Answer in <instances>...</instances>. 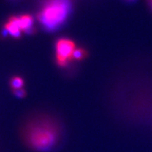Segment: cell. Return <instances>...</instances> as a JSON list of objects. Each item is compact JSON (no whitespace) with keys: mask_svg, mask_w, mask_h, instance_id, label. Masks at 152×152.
Instances as JSON below:
<instances>
[{"mask_svg":"<svg viewBox=\"0 0 152 152\" xmlns=\"http://www.w3.org/2000/svg\"><path fill=\"white\" fill-rule=\"evenodd\" d=\"M24 85V82L23 78L18 76L13 77L11 80V86L14 92L17 90H22V87Z\"/></svg>","mask_w":152,"mask_h":152,"instance_id":"obj_6","label":"cell"},{"mask_svg":"<svg viewBox=\"0 0 152 152\" xmlns=\"http://www.w3.org/2000/svg\"><path fill=\"white\" fill-rule=\"evenodd\" d=\"M151 4V5H152V4Z\"/></svg>","mask_w":152,"mask_h":152,"instance_id":"obj_10","label":"cell"},{"mask_svg":"<svg viewBox=\"0 0 152 152\" xmlns=\"http://www.w3.org/2000/svg\"><path fill=\"white\" fill-rule=\"evenodd\" d=\"M127 1H134V0H127Z\"/></svg>","mask_w":152,"mask_h":152,"instance_id":"obj_9","label":"cell"},{"mask_svg":"<svg viewBox=\"0 0 152 152\" xmlns=\"http://www.w3.org/2000/svg\"><path fill=\"white\" fill-rule=\"evenodd\" d=\"M18 22L22 32H25L26 33H33L34 19L31 15L23 14L18 16Z\"/></svg>","mask_w":152,"mask_h":152,"instance_id":"obj_5","label":"cell"},{"mask_svg":"<svg viewBox=\"0 0 152 152\" xmlns=\"http://www.w3.org/2000/svg\"><path fill=\"white\" fill-rule=\"evenodd\" d=\"M15 94L16 95H17L18 96H20V97H23V96H25V94H26V93H25V91L23 90H17V91H15Z\"/></svg>","mask_w":152,"mask_h":152,"instance_id":"obj_8","label":"cell"},{"mask_svg":"<svg viewBox=\"0 0 152 152\" xmlns=\"http://www.w3.org/2000/svg\"><path fill=\"white\" fill-rule=\"evenodd\" d=\"M64 137L62 125L50 115L30 118L20 130L23 144L34 152H56L62 147Z\"/></svg>","mask_w":152,"mask_h":152,"instance_id":"obj_1","label":"cell"},{"mask_svg":"<svg viewBox=\"0 0 152 152\" xmlns=\"http://www.w3.org/2000/svg\"><path fill=\"white\" fill-rule=\"evenodd\" d=\"M74 42L68 38H61L56 43V58L57 64L61 67H66L73 60V54L75 49Z\"/></svg>","mask_w":152,"mask_h":152,"instance_id":"obj_3","label":"cell"},{"mask_svg":"<svg viewBox=\"0 0 152 152\" xmlns=\"http://www.w3.org/2000/svg\"><path fill=\"white\" fill-rule=\"evenodd\" d=\"M5 34H9L12 37L18 38L21 35V30L18 22V16H11L4 25Z\"/></svg>","mask_w":152,"mask_h":152,"instance_id":"obj_4","label":"cell"},{"mask_svg":"<svg viewBox=\"0 0 152 152\" xmlns=\"http://www.w3.org/2000/svg\"><path fill=\"white\" fill-rule=\"evenodd\" d=\"M71 9V0H47L38 19L47 30H54L66 21Z\"/></svg>","mask_w":152,"mask_h":152,"instance_id":"obj_2","label":"cell"},{"mask_svg":"<svg viewBox=\"0 0 152 152\" xmlns=\"http://www.w3.org/2000/svg\"><path fill=\"white\" fill-rule=\"evenodd\" d=\"M87 55V52L84 49H75L73 54V60L80 61L82 59H83V58H85V57H86Z\"/></svg>","mask_w":152,"mask_h":152,"instance_id":"obj_7","label":"cell"}]
</instances>
